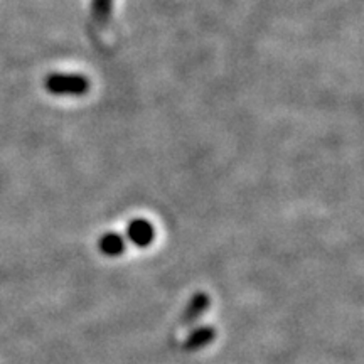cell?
<instances>
[{
    "instance_id": "4",
    "label": "cell",
    "mask_w": 364,
    "mask_h": 364,
    "mask_svg": "<svg viewBox=\"0 0 364 364\" xmlns=\"http://www.w3.org/2000/svg\"><path fill=\"white\" fill-rule=\"evenodd\" d=\"M208 306H209V299L206 294L196 295L193 302H191V306L188 307V312H186L182 322H184V324H191V322L196 321V318H198L204 311H206Z\"/></svg>"
},
{
    "instance_id": "3",
    "label": "cell",
    "mask_w": 364,
    "mask_h": 364,
    "mask_svg": "<svg viewBox=\"0 0 364 364\" xmlns=\"http://www.w3.org/2000/svg\"><path fill=\"white\" fill-rule=\"evenodd\" d=\"M113 0H91V17L98 26L108 24L112 19Z\"/></svg>"
},
{
    "instance_id": "1",
    "label": "cell",
    "mask_w": 364,
    "mask_h": 364,
    "mask_svg": "<svg viewBox=\"0 0 364 364\" xmlns=\"http://www.w3.org/2000/svg\"><path fill=\"white\" fill-rule=\"evenodd\" d=\"M46 88L54 95H71L80 97L90 90V80L83 75H49L46 80Z\"/></svg>"
},
{
    "instance_id": "6",
    "label": "cell",
    "mask_w": 364,
    "mask_h": 364,
    "mask_svg": "<svg viewBox=\"0 0 364 364\" xmlns=\"http://www.w3.org/2000/svg\"><path fill=\"white\" fill-rule=\"evenodd\" d=\"M211 339H213V329L204 327V329L196 332L193 338H189L188 344L186 346H188L189 349H196V348H201V346H204V344H208Z\"/></svg>"
},
{
    "instance_id": "2",
    "label": "cell",
    "mask_w": 364,
    "mask_h": 364,
    "mask_svg": "<svg viewBox=\"0 0 364 364\" xmlns=\"http://www.w3.org/2000/svg\"><path fill=\"white\" fill-rule=\"evenodd\" d=\"M129 236L134 243L145 247L154 238V228L145 220H136L129 226Z\"/></svg>"
},
{
    "instance_id": "5",
    "label": "cell",
    "mask_w": 364,
    "mask_h": 364,
    "mask_svg": "<svg viewBox=\"0 0 364 364\" xmlns=\"http://www.w3.org/2000/svg\"><path fill=\"white\" fill-rule=\"evenodd\" d=\"M100 247L105 253L108 255H118L120 252H124L125 248V243H124V238H120L118 235H107L102 238V243H100Z\"/></svg>"
}]
</instances>
